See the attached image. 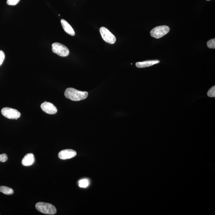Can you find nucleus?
I'll use <instances>...</instances> for the list:
<instances>
[{"instance_id":"0eeeda50","label":"nucleus","mask_w":215,"mask_h":215,"mask_svg":"<svg viewBox=\"0 0 215 215\" xmlns=\"http://www.w3.org/2000/svg\"><path fill=\"white\" fill-rule=\"evenodd\" d=\"M41 108L43 111L50 115H54L57 112V110L54 105L49 102L45 101L41 104Z\"/></svg>"},{"instance_id":"39448f33","label":"nucleus","mask_w":215,"mask_h":215,"mask_svg":"<svg viewBox=\"0 0 215 215\" xmlns=\"http://www.w3.org/2000/svg\"><path fill=\"white\" fill-rule=\"evenodd\" d=\"M1 113L3 116L8 119L17 120L20 118L21 114L17 110L9 107L3 108Z\"/></svg>"},{"instance_id":"a211bd4d","label":"nucleus","mask_w":215,"mask_h":215,"mask_svg":"<svg viewBox=\"0 0 215 215\" xmlns=\"http://www.w3.org/2000/svg\"><path fill=\"white\" fill-rule=\"evenodd\" d=\"M5 59V54L2 50H0V66L2 65Z\"/></svg>"},{"instance_id":"20e7f679","label":"nucleus","mask_w":215,"mask_h":215,"mask_svg":"<svg viewBox=\"0 0 215 215\" xmlns=\"http://www.w3.org/2000/svg\"><path fill=\"white\" fill-rule=\"evenodd\" d=\"M52 51L53 53L61 57H66L69 54V50L67 47L59 43H54L52 44Z\"/></svg>"},{"instance_id":"f3484780","label":"nucleus","mask_w":215,"mask_h":215,"mask_svg":"<svg viewBox=\"0 0 215 215\" xmlns=\"http://www.w3.org/2000/svg\"><path fill=\"white\" fill-rule=\"evenodd\" d=\"M8 159V156L6 154H0V162L3 163L6 162Z\"/></svg>"},{"instance_id":"2eb2a0df","label":"nucleus","mask_w":215,"mask_h":215,"mask_svg":"<svg viewBox=\"0 0 215 215\" xmlns=\"http://www.w3.org/2000/svg\"><path fill=\"white\" fill-rule=\"evenodd\" d=\"M207 96L210 97H215V87L213 86L208 90L207 93Z\"/></svg>"},{"instance_id":"1a4fd4ad","label":"nucleus","mask_w":215,"mask_h":215,"mask_svg":"<svg viewBox=\"0 0 215 215\" xmlns=\"http://www.w3.org/2000/svg\"><path fill=\"white\" fill-rule=\"evenodd\" d=\"M35 159L34 155L32 153H28L25 156L22 161L23 165L25 166H29L32 165L35 162Z\"/></svg>"},{"instance_id":"6ab92c4d","label":"nucleus","mask_w":215,"mask_h":215,"mask_svg":"<svg viewBox=\"0 0 215 215\" xmlns=\"http://www.w3.org/2000/svg\"><path fill=\"white\" fill-rule=\"evenodd\" d=\"M206 1H211V0H206Z\"/></svg>"},{"instance_id":"9d476101","label":"nucleus","mask_w":215,"mask_h":215,"mask_svg":"<svg viewBox=\"0 0 215 215\" xmlns=\"http://www.w3.org/2000/svg\"><path fill=\"white\" fill-rule=\"evenodd\" d=\"M160 61L158 60H148L142 62H137L136 66L138 68H145L152 66L154 65L159 63Z\"/></svg>"},{"instance_id":"f03ea898","label":"nucleus","mask_w":215,"mask_h":215,"mask_svg":"<svg viewBox=\"0 0 215 215\" xmlns=\"http://www.w3.org/2000/svg\"><path fill=\"white\" fill-rule=\"evenodd\" d=\"M35 208L38 211L44 214L54 215L57 212V210L54 206L50 203L40 202L35 205Z\"/></svg>"},{"instance_id":"f8f14e48","label":"nucleus","mask_w":215,"mask_h":215,"mask_svg":"<svg viewBox=\"0 0 215 215\" xmlns=\"http://www.w3.org/2000/svg\"><path fill=\"white\" fill-rule=\"evenodd\" d=\"M0 192L6 195H12L14 193L13 189L5 186H0Z\"/></svg>"},{"instance_id":"4468645a","label":"nucleus","mask_w":215,"mask_h":215,"mask_svg":"<svg viewBox=\"0 0 215 215\" xmlns=\"http://www.w3.org/2000/svg\"><path fill=\"white\" fill-rule=\"evenodd\" d=\"M207 47L210 49H215V39H213L209 40L207 43Z\"/></svg>"},{"instance_id":"f257e3e1","label":"nucleus","mask_w":215,"mask_h":215,"mask_svg":"<svg viewBox=\"0 0 215 215\" xmlns=\"http://www.w3.org/2000/svg\"><path fill=\"white\" fill-rule=\"evenodd\" d=\"M64 94L67 98L74 101H78L87 98L88 93L86 91H81L75 89L69 88L67 89Z\"/></svg>"},{"instance_id":"dca6fc26","label":"nucleus","mask_w":215,"mask_h":215,"mask_svg":"<svg viewBox=\"0 0 215 215\" xmlns=\"http://www.w3.org/2000/svg\"><path fill=\"white\" fill-rule=\"evenodd\" d=\"M20 0H7V3L8 5H16L20 2Z\"/></svg>"},{"instance_id":"6e6552de","label":"nucleus","mask_w":215,"mask_h":215,"mask_svg":"<svg viewBox=\"0 0 215 215\" xmlns=\"http://www.w3.org/2000/svg\"><path fill=\"white\" fill-rule=\"evenodd\" d=\"M76 155L77 153L74 150L67 149L61 151L59 153L58 156L60 159L66 160L73 158Z\"/></svg>"},{"instance_id":"423d86ee","label":"nucleus","mask_w":215,"mask_h":215,"mask_svg":"<svg viewBox=\"0 0 215 215\" xmlns=\"http://www.w3.org/2000/svg\"><path fill=\"white\" fill-rule=\"evenodd\" d=\"M101 35L104 40L110 44H114L116 41L115 36L109 30L104 27H102L100 29Z\"/></svg>"},{"instance_id":"9b49d317","label":"nucleus","mask_w":215,"mask_h":215,"mask_svg":"<svg viewBox=\"0 0 215 215\" xmlns=\"http://www.w3.org/2000/svg\"><path fill=\"white\" fill-rule=\"evenodd\" d=\"M61 23L63 27L64 30L67 33L69 34V35L74 36L75 35V32L73 28L71 26V25L66 21V20L64 19H62L61 20Z\"/></svg>"},{"instance_id":"ddd939ff","label":"nucleus","mask_w":215,"mask_h":215,"mask_svg":"<svg viewBox=\"0 0 215 215\" xmlns=\"http://www.w3.org/2000/svg\"><path fill=\"white\" fill-rule=\"evenodd\" d=\"M89 181L87 179H83L78 182V185L81 188H85L89 186Z\"/></svg>"},{"instance_id":"7ed1b4c3","label":"nucleus","mask_w":215,"mask_h":215,"mask_svg":"<svg viewBox=\"0 0 215 215\" xmlns=\"http://www.w3.org/2000/svg\"><path fill=\"white\" fill-rule=\"evenodd\" d=\"M170 31V28L167 26H161L156 27L150 32L151 36L153 38L159 39L167 35Z\"/></svg>"}]
</instances>
